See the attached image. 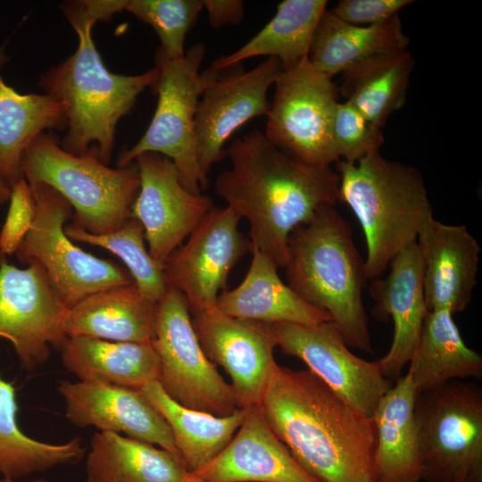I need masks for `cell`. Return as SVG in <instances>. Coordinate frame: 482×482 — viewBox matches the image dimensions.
Returning <instances> with one entry per match:
<instances>
[{
    "label": "cell",
    "instance_id": "1",
    "mask_svg": "<svg viewBox=\"0 0 482 482\" xmlns=\"http://www.w3.org/2000/svg\"><path fill=\"white\" fill-rule=\"evenodd\" d=\"M225 154L230 166L218 175L216 193L249 222L252 246L283 269L291 232L339 201V175L295 159L258 130L233 140Z\"/></svg>",
    "mask_w": 482,
    "mask_h": 482
},
{
    "label": "cell",
    "instance_id": "2",
    "mask_svg": "<svg viewBox=\"0 0 482 482\" xmlns=\"http://www.w3.org/2000/svg\"><path fill=\"white\" fill-rule=\"evenodd\" d=\"M276 436L320 482H376L375 427L314 373L277 365L259 403Z\"/></svg>",
    "mask_w": 482,
    "mask_h": 482
},
{
    "label": "cell",
    "instance_id": "3",
    "mask_svg": "<svg viewBox=\"0 0 482 482\" xmlns=\"http://www.w3.org/2000/svg\"><path fill=\"white\" fill-rule=\"evenodd\" d=\"M60 8L76 31L79 46L62 62L40 75L38 87L65 108L66 133L58 139L60 146L75 155L94 147L108 165L119 120L131 111L145 88L155 87L160 68L155 65L138 75L109 71L92 37L97 21L83 0L66 1Z\"/></svg>",
    "mask_w": 482,
    "mask_h": 482
},
{
    "label": "cell",
    "instance_id": "4",
    "mask_svg": "<svg viewBox=\"0 0 482 482\" xmlns=\"http://www.w3.org/2000/svg\"><path fill=\"white\" fill-rule=\"evenodd\" d=\"M283 269L288 287L328 313L348 346L373 352L362 301L364 260L351 225L335 206L320 209L291 232Z\"/></svg>",
    "mask_w": 482,
    "mask_h": 482
},
{
    "label": "cell",
    "instance_id": "5",
    "mask_svg": "<svg viewBox=\"0 0 482 482\" xmlns=\"http://www.w3.org/2000/svg\"><path fill=\"white\" fill-rule=\"evenodd\" d=\"M337 170L339 201L351 208L365 237L366 278H379L434 219L424 179L416 167L379 151L355 163L338 161Z\"/></svg>",
    "mask_w": 482,
    "mask_h": 482
},
{
    "label": "cell",
    "instance_id": "6",
    "mask_svg": "<svg viewBox=\"0 0 482 482\" xmlns=\"http://www.w3.org/2000/svg\"><path fill=\"white\" fill-rule=\"evenodd\" d=\"M23 179L30 187L46 184L60 193L74 211V225L103 235L116 231L130 219L140 187L134 162L110 168L97 150L75 155L62 149L52 132L37 136L21 159Z\"/></svg>",
    "mask_w": 482,
    "mask_h": 482
},
{
    "label": "cell",
    "instance_id": "7",
    "mask_svg": "<svg viewBox=\"0 0 482 482\" xmlns=\"http://www.w3.org/2000/svg\"><path fill=\"white\" fill-rule=\"evenodd\" d=\"M420 477L427 482H482V387L450 381L417 395Z\"/></svg>",
    "mask_w": 482,
    "mask_h": 482
},
{
    "label": "cell",
    "instance_id": "8",
    "mask_svg": "<svg viewBox=\"0 0 482 482\" xmlns=\"http://www.w3.org/2000/svg\"><path fill=\"white\" fill-rule=\"evenodd\" d=\"M204 54L205 46L201 43L176 60H167L157 53L160 79L154 87L158 95L154 114L142 137L120 153L118 167L130 165L144 153H157L171 160L187 191L200 195L207 187L196 159L195 116L201 95L221 71L210 67L200 72Z\"/></svg>",
    "mask_w": 482,
    "mask_h": 482
},
{
    "label": "cell",
    "instance_id": "9",
    "mask_svg": "<svg viewBox=\"0 0 482 482\" xmlns=\"http://www.w3.org/2000/svg\"><path fill=\"white\" fill-rule=\"evenodd\" d=\"M159 361L158 382L179 404L215 416L238 409L233 390L204 354L187 302L169 287L155 307L151 340Z\"/></svg>",
    "mask_w": 482,
    "mask_h": 482
},
{
    "label": "cell",
    "instance_id": "10",
    "mask_svg": "<svg viewBox=\"0 0 482 482\" xmlns=\"http://www.w3.org/2000/svg\"><path fill=\"white\" fill-rule=\"evenodd\" d=\"M30 188L36 216L16 256L27 264H42L67 309L94 293L134 282L120 266L85 252L67 237L64 224L72 207L60 193L46 184Z\"/></svg>",
    "mask_w": 482,
    "mask_h": 482
},
{
    "label": "cell",
    "instance_id": "11",
    "mask_svg": "<svg viewBox=\"0 0 482 482\" xmlns=\"http://www.w3.org/2000/svg\"><path fill=\"white\" fill-rule=\"evenodd\" d=\"M274 85L263 133L267 139L306 164L337 163L331 129L338 89L332 79L305 58L283 70Z\"/></svg>",
    "mask_w": 482,
    "mask_h": 482
},
{
    "label": "cell",
    "instance_id": "12",
    "mask_svg": "<svg viewBox=\"0 0 482 482\" xmlns=\"http://www.w3.org/2000/svg\"><path fill=\"white\" fill-rule=\"evenodd\" d=\"M66 310L41 263L21 269L0 260V337L12 343L27 371L46 363L50 345L61 347L66 339Z\"/></svg>",
    "mask_w": 482,
    "mask_h": 482
},
{
    "label": "cell",
    "instance_id": "13",
    "mask_svg": "<svg viewBox=\"0 0 482 482\" xmlns=\"http://www.w3.org/2000/svg\"><path fill=\"white\" fill-rule=\"evenodd\" d=\"M230 208L212 207L163 263L166 283L185 296L190 313L216 309L220 289L235 264L252 250Z\"/></svg>",
    "mask_w": 482,
    "mask_h": 482
},
{
    "label": "cell",
    "instance_id": "14",
    "mask_svg": "<svg viewBox=\"0 0 482 482\" xmlns=\"http://www.w3.org/2000/svg\"><path fill=\"white\" fill-rule=\"evenodd\" d=\"M277 345L282 353L303 361L336 394L365 416L371 417L383 396L392 388L376 362L349 350L332 321L312 326L273 324Z\"/></svg>",
    "mask_w": 482,
    "mask_h": 482
},
{
    "label": "cell",
    "instance_id": "15",
    "mask_svg": "<svg viewBox=\"0 0 482 482\" xmlns=\"http://www.w3.org/2000/svg\"><path fill=\"white\" fill-rule=\"evenodd\" d=\"M237 65L222 71L203 92L195 116V146L203 179L225 155L224 145L248 120L267 115V94L283 71L280 61L267 57L245 71Z\"/></svg>",
    "mask_w": 482,
    "mask_h": 482
},
{
    "label": "cell",
    "instance_id": "16",
    "mask_svg": "<svg viewBox=\"0 0 482 482\" xmlns=\"http://www.w3.org/2000/svg\"><path fill=\"white\" fill-rule=\"evenodd\" d=\"M192 325L206 357L229 376L237 407L259 405L278 365L273 325L231 317L217 308L193 315Z\"/></svg>",
    "mask_w": 482,
    "mask_h": 482
},
{
    "label": "cell",
    "instance_id": "17",
    "mask_svg": "<svg viewBox=\"0 0 482 482\" xmlns=\"http://www.w3.org/2000/svg\"><path fill=\"white\" fill-rule=\"evenodd\" d=\"M140 187L130 218L143 226L148 252L164 263L213 207L209 196L187 191L175 165L157 153H144L134 161Z\"/></svg>",
    "mask_w": 482,
    "mask_h": 482
},
{
    "label": "cell",
    "instance_id": "18",
    "mask_svg": "<svg viewBox=\"0 0 482 482\" xmlns=\"http://www.w3.org/2000/svg\"><path fill=\"white\" fill-rule=\"evenodd\" d=\"M57 391L73 425L124 433L179 455L168 423L139 390L97 381L62 380Z\"/></svg>",
    "mask_w": 482,
    "mask_h": 482
},
{
    "label": "cell",
    "instance_id": "19",
    "mask_svg": "<svg viewBox=\"0 0 482 482\" xmlns=\"http://www.w3.org/2000/svg\"><path fill=\"white\" fill-rule=\"evenodd\" d=\"M388 268L389 273L386 278L372 279L369 294L375 302L373 316L379 321L391 319L394 323L390 348L377 362L382 374L395 381L413 354L428 312L417 243L402 250Z\"/></svg>",
    "mask_w": 482,
    "mask_h": 482
},
{
    "label": "cell",
    "instance_id": "20",
    "mask_svg": "<svg viewBox=\"0 0 482 482\" xmlns=\"http://www.w3.org/2000/svg\"><path fill=\"white\" fill-rule=\"evenodd\" d=\"M417 245L423 268L428 311L463 312L478 284L480 246L465 225L432 219L419 233Z\"/></svg>",
    "mask_w": 482,
    "mask_h": 482
},
{
    "label": "cell",
    "instance_id": "21",
    "mask_svg": "<svg viewBox=\"0 0 482 482\" xmlns=\"http://www.w3.org/2000/svg\"><path fill=\"white\" fill-rule=\"evenodd\" d=\"M190 478L201 482H320L272 432L259 405L248 409L223 451Z\"/></svg>",
    "mask_w": 482,
    "mask_h": 482
},
{
    "label": "cell",
    "instance_id": "22",
    "mask_svg": "<svg viewBox=\"0 0 482 482\" xmlns=\"http://www.w3.org/2000/svg\"><path fill=\"white\" fill-rule=\"evenodd\" d=\"M252 262L244 280L218 296L220 312L266 324L293 323L312 326L332 320L328 313L317 309L295 294L278 274L277 265L252 246Z\"/></svg>",
    "mask_w": 482,
    "mask_h": 482
},
{
    "label": "cell",
    "instance_id": "23",
    "mask_svg": "<svg viewBox=\"0 0 482 482\" xmlns=\"http://www.w3.org/2000/svg\"><path fill=\"white\" fill-rule=\"evenodd\" d=\"M156 303L134 282L107 288L68 308L62 328L67 337L150 343Z\"/></svg>",
    "mask_w": 482,
    "mask_h": 482
},
{
    "label": "cell",
    "instance_id": "24",
    "mask_svg": "<svg viewBox=\"0 0 482 482\" xmlns=\"http://www.w3.org/2000/svg\"><path fill=\"white\" fill-rule=\"evenodd\" d=\"M417 392L408 374L395 380L371 416L375 427L376 482H419L420 454L414 407Z\"/></svg>",
    "mask_w": 482,
    "mask_h": 482
},
{
    "label": "cell",
    "instance_id": "25",
    "mask_svg": "<svg viewBox=\"0 0 482 482\" xmlns=\"http://www.w3.org/2000/svg\"><path fill=\"white\" fill-rule=\"evenodd\" d=\"M60 349L63 367L81 381L140 390L158 380L159 361L151 342H115L75 336L67 337Z\"/></svg>",
    "mask_w": 482,
    "mask_h": 482
},
{
    "label": "cell",
    "instance_id": "26",
    "mask_svg": "<svg viewBox=\"0 0 482 482\" xmlns=\"http://www.w3.org/2000/svg\"><path fill=\"white\" fill-rule=\"evenodd\" d=\"M86 471L87 482H187L190 474L179 455L110 431L92 436Z\"/></svg>",
    "mask_w": 482,
    "mask_h": 482
},
{
    "label": "cell",
    "instance_id": "27",
    "mask_svg": "<svg viewBox=\"0 0 482 482\" xmlns=\"http://www.w3.org/2000/svg\"><path fill=\"white\" fill-rule=\"evenodd\" d=\"M398 15L374 25L345 22L326 10L317 26L308 55L311 64L332 77L370 56L408 50Z\"/></svg>",
    "mask_w": 482,
    "mask_h": 482
},
{
    "label": "cell",
    "instance_id": "28",
    "mask_svg": "<svg viewBox=\"0 0 482 482\" xmlns=\"http://www.w3.org/2000/svg\"><path fill=\"white\" fill-rule=\"evenodd\" d=\"M409 363L417 395L450 381L482 378V357L465 344L446 310L428 311Z\"/></svg>",
    "mask_w": 482,
    "mask_h": 482
},
{
    "label": "cell",
    "instance_id": "29",
    "mask_svg": "<svg viewBox=\"0 0 482 482\" xmlns=\"http://www.w3.org/2000/svg\"><path fill=\"white\" fill-rule=\"evenodd\" d=\"M4 54H0V67ZM62 103L45 94L21 95L6 85L0 75V178L12 188L23 178V152L41 133L64 130Z\"/></svg>",
    "mask_w": 482,
    "mask_h": 482
},
{
    "label": "cell",
    "instance_id": "30",
    "mask_svg": "<svg viewBox=\"0 0 482 482\" xmlns=\"http://www.w3.org/2000/svg\"><path fill=\"white\" fill-rule=\"evenodd\" d=\"M168 423L176 448L190 473L214 460L229 445L248 410L215 416L184 407L172 400L155 380L139 390Z\"/></svg>",
    "mask_w": 482,
    "mask_h": 482
},
{
    "label": "cell",
    "instance_id": "31",
    "mask_svg": "<svg viewBox=\"0 0 482 482\" xmlns=\"http://www.w3.org/2000/svg\"><path fill=\"white\" fill-rule=\"evenodd\" d=\"M326 0H285L275 15L253 37L235 52L212 62L222 71L245 59L266 55L278 59L287 70L308 58L319 21L327 10Z\"/></svg>",
    "mask_w": 482,
    "mask_h": 482
},
{
    "label": "cell",
    "instance_id": "32",
    "mask_svg": "<svg viewBox=\"0 0 482 482\" xmlns=\"http://www.w3.org/2000/svg\"><path fill=\"white\" fill-rule=\"evenodd\" d=\"M414 59L407 50L363 59L342 72L338 89L370 123L382 129L405 104Z\"/></svg>",
    "mask_w": 482,
    "mask_h": 482
},
{
    "label": "cell",
    "instance_id": "33",
    "mask_svg": "<svg viewBox=\"0 0 482 482\" xmlns=\"http://www.w3.org/2000/svg\"><path fill=\"white\" fill-rule=\"evenodd\" d=\"M15 388L0 376V474L14 479L79 461L85 453L79 437L53 445L24 434L17 422Z\"/></svg>",
    "mask_w": 482,
    "mask_h": 482
},
{
    "label": "cell",
    "instance_id": "34",
    "mask_svg": "<svg viewBox=\"0 0 482 482\" xmlns=\"http://www.w3.org/2000/svg\"><path fill=\"white\" fill-rule=\"evenodd\" d=\"M67 237L77 242L102 247L118 256L129 270L138 289L154 302L165 295L168 285L163 263L156 262L145 246L143 226L136 219H129L114 232L96 235L74 224L64 228Z\"/></svg>",
    "mask_w": 482,
    "mask_h": 482
},
{
    "label": "cell",
    "instance_id": "35",
    "mask_svg": "<svg viewBox=\"0 0 482 482\" xmlns=\"http://www.w3.org/2000/svg\"><path fill=\"white\" fill-rule=\"evenodd\" d=\"M150 25L161 41L158 53L167 60L185 54L187 33L203 10L200 0H125L124 9Z\"/></svg>",
    "mask_w": 482,
    "mask_h": 482
},
{
    "label": "cell",
    "instance_id": "36",
    "mask_svg": "<svg viewBox=\"0 0 482 482\" xmlns=\"http://www.w3.org/2000/svg\"><path fill=\"white\" fill-rule=\"evenodd\" d=\"M331 137L338 160L348 163L378 152L385 141L381 129L346 101L338 102L336 106Z\"/></svg>",
    "mask_w": 482,
    "mask_h": 482
},
{
    "label": "cell",
    "instance_id": "37",
    "mask_svg": "<svg viewBox=\"0 0 482 482\" xmlns=\"http://www.w3.org/2000/svg\"><path fill=\"white\" fill-rule=\"evenodd\" d=\"M11 189L8 212L0 231V256L3 258L16 253L36 216V202L28 182L22 178Z\"/></svg>",
    "mask_w": 482,
    "mask_h": 482
},
{
    "label": "cell",
    "instance_id": "38",
    "mask_svg": "<svg viewBox=\"0 0 482 482\" xmlns=\"http://www.w3.org/2000/svg\"><path fill=\"white\" fill-rule=\"evenodd\" d=\"M412 3V0H341L329 11L345 22L369 26L398 15Z\"/></svg>",
    "mask_w": 482,
    "mask_h": 482
},
{
    "label": "cell",
    "instance_id": "39",
    "mask_svg": "<svg viewBox=\"0 0 482 482\" xmlns=\"http://www.w3.org/2000/svg\"><path fill=\"white\" fill-rule=\"evenodd\" d=\"M202 4L211 26L215 29L239 23L245 12L244 2L240 0H203Z\"/></svg>",
    "mask_w": 482,
    "mask_h": 482
},
{
    "label": "cell",
    "instance_id": "40",
    "mask_svg": "<svg viewBox=\"0 0 482 482\" xmlns=\"http://www.w3.org/2000/svg\"><path fill=\"white\" fill-rule=\"evenodd\" d=\"M11 191L9 185L0 178V205L9 201Z\"/></svg>",
    "mask_w": 482,
    "mask_h": 482
},
{
    "label": "cell",
    "instance_id": "41",
    "mask_svg": "<svg viewBox=\"0 0 482 482\" xmlns=\"http://www.w3.org/2000/svg\"><path fill=\"white\" fill-rule=\"evenodd\" d=\"M0 482H18V481L14 479L3 478H0ZM23 482H48V481L44 480V479H34V480H29V481H23Z\"/></svg>",
    "mask_w": 482,
    "mask_h": 482
},
{
    "label": "cell",
    "instance_id": "42",
    "mask_svg": "<svg viewBox=\"0 0 482 482\" xmlns=\"http://www.w3.org/2000/svg\"><path fill=\"white\" fill-rule=\"evenodd\" d=\"M187 482H201V481L190 478V474H189V478Z\"/></svg>",
    "mask_w": 482,
    "mask_h": 482
}]
</instances>
